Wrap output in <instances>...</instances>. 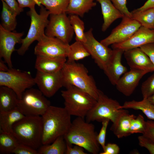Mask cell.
<instances>
[{
  "instance_id": "6da1fadb",
  "label": "cell",
  "mask_w": 154,
  "mask_h": 154,
  "mask_svg": "<svg viewBox=\"0 0 154 154\" xmlns=\"http://www.w3.org/2000/svg\"><path fill=\"white\" fill-rule=\"evenodd\" d=\"M71 116L64 107L50 105L41 116L42 145L51 143L58 137L64 136L71 125Z\"/></svg>"
},
{
  "instance_id": "7a4b0ae2",
  "label": "cell",
  "mask_w": 154,
  "mask_h": 154,
  "mask_svg": "<svg viewBox=\"0 0 154 154\" xmlns=\"http://www.w3.org/2000/svg\"><path fill=\"white\" fill-rule=\"evenodd\" d=\"M98 134L93 124L87 122L84 118L77 117L72 122L64 137L68 145H77L91 153L97 154L100 151V145L97 140Z\"/></svg>"
},
{
  "instance_id": "3957f363",
  "label": "cell",
  "mask_w": 154,
  "mask_h": 154,
  "mask_svg": "<svg viewBox=\"0 0 154 154\" xmlns=\"http://www.w3.org/2000/svg\"><path fill=\"white\" fill-rule=\"evenodd\" d=\"M63 87L74 86L87 92L97 100L99 89L93 77L82 64L66 61L60 71Z\"/></svg>"
},
{
  "instance_id": "277c9868",
  "label": "cell",
  "mask_w": 154,
  "mask_h": 154,
  "mask_svg": "<svg viewBox=\"0 0 154 154\" xmlns=\"http://www.w3.org/2000/svg\"><path fill=\"white\" fill-rule=\"evenodd\" d=\"M12 133L20 143L37 150L42 145L41 116H25L13 125Z\"/></svg>"
},
{
  "instance_id": "5b68a950",
  "label": "cell",
  "mask_w": 154,
  "mask_h": 154,
  "mask_svg": "<svg viewBox=\"0 0 154 154\" xmlns=\"http://www.w3.org/2000/svg\"><path fill=\"white\" fill-rule=\"evenodd\" d=\"M61 91L64 108L71 116L84 118L97 100L87 92L72 85Z\"/></svg>"
},
{
  "instance_id": "8992f818",
  "label": "cell",
  "mask_w": 154,
  "mask_h": 154,
  "mask_svg": "<svg viewBox=\"0 0 154 154\" xmlns=\"http://www.w3.org/2000/svg\"><path fill=\"white\" fill-rule=\"evenodd\" d=\"M40 7L39 14L35 7L30 9L27 12L31 19V24L26 36L22 39L21 46L17 50L20 55H23L34 41H38L45 34V29L49 22L48 17L50 14L43 5H41Z\"/></svg>"
},
{
  "instance_id": "52a82bcc",
  "label": "cell",
  "mask_w": 154,
  "mask_h": 154,
  "mask_svg": "<svg viewBox=\"0 0 154 154\" xmlns=\"http://www.w3.org/2000/svg\"><path fill=\"white\" fill-rule=\"evenodd\" d=\"M121 106L117 101L109 98L99 90L96 102L86 116V121L102 122L108 119L114 123L126 110L120 109Z\"/></svg>"
},
{
  "instance_id": "ba28073f",
  "label": "cell",
  "mask_w": 154,
  "mask_h": 154,
  "mask_svg": "<svg viewBox=\"0 0 154 154\" xmlns=\"http://www.w3.org/2000/svg\"><path fill=\"white\" fill-rule=\"evenodd\" d=\"M46 97L39 89L31 88L23 92L17 107L25 116H41L51 105Z\"/></svg>"
},
{
  "instance_id": "9c48e42d",
  "label": "cell",
  "mask_w": 154,
  "mask_h": 154,
  "mask_svg": "<svg viewBox=\"0 0 154 154\" xmlns=\"http://www.w3.org/2000/svg\"><path fill=\"white\" fill-rule=\"evenodd\" d=\"M36 84L34 78L29 72L13 68L6 71H0V86H4L13 90L19 99L27 89Z\"/></svg>"
},
{
  "instance_id": "30bf717a",
  "label": "cell",
  "mask_w": 154,
  "mask_h": 154,
  "mask_svg": "<svg viewBox=\"0 0 154 154\" xmlns=\"http://www.w3.org/2000/svg\"><path fill=\"white\" fill-rule=\"evenodd\" d=\"M49 16V22L45 31V35L56 37L69 44L74 32L67 13L64 12L59 14H50Z\"/></svg>"
},
{
  "instance_id": "8fae6325",
  "label": "cell",
  "mask_w": 154,
  "mask_h": 154,
  "mask_svg": "<svg viewBox=\"0 0 154 154\" xmlns=\"http://www.w3.org/2000/svg\"><path fill=\"white\" fill-rule=\"evenodd\" d=\"M69 44L56 37L45 34L38 41L34 48V54L36 56L66 58L69 52Z\"/></svg>"
},
{
  "instance_id": "7c38bea8",
  "label": "cell",
  "mask_w": 154,
  "mask_h": 154,
  "mask_svg": "<svg viewBox=\"0 0 154 154\" xmlns=\"http://www.w3.org/2000/svg\"><path fill=\"white\" fill-rule=\"evenodd\" d=\"M86 40L83 43L92 58L98 66L103 70L110 60L113 50L98 41L94 37L93 29L85 32Z\"/></svg>"
},
{
  "instance_id": "4fadbf2b",
  "label": "cell",
  "mask_w": 154,
  "mask_h": 154,
  "mask_svg": "<svg viewBox=\"0 0 154 154\" xmlns=\"http://www.w3.org/2000/svg\"><path fill=\"white\" fill-rule=\"evenodd\" d=\"M141 26L135 20L124 15L121 23L112 30L108 36L100 42L108 46L121 43L130 38Z\"/></svg>"
},
{
  "instance_id": "5bb4252c",
  "label": "cell",
  "mask_w": 154,
  "mask_h": 154,
  "mask_svg": "<svg viewBox=\"0 0 154 154\" xmlns=\"http://www.w3.org/2000/svg\"><path fill=\"white\" fill-rule=\"evenodd\" d=\"M23 32H13L5 29L0 24V58H3L8 67L13 68L11 55L16 44L21 43Z\"/></svg>"
},
{
  "instance_id": "9a60e30c",
  "label": "cell",
  "mask_w": 154,
  "mask_h": 154,
  "mask_svg": "<svg viewBox=\"0 0 154 154\" xmlns=\"http://www.w3.org/2000/svg\"><path fill=\"white\" fill-rule=\"evenodd\" d=\"M34 78L38 89L46 97H52L63 87L60 71L48 73L37 71Z\"/></svg>"
},
{
  "instance_id": "2e32d148",
  "label": "cell",
  "mask_w": 154,
  "mask_h": 154,
  "mask_svg": "<svg viewBox=\"0 0 154 154\" xmlns=\"http://www.w3.org/2000/svg\"><path fill=\"white\" fill-rule=\"evenodd\" d=\"M154 42V29L141 26L129 39L121 43L112 45V49L124 51L140 48L145 44Z\"/></svg>"
},
{
  "instance_id": "e0dca14e",
  "label": "cell",
  "mask_w": 154,
  "mask_h": 154,
  "mask_svg": "<svg viewBox=\"0 0 154 154\" xmlns=\"http://www.w3.org/2000/svg\"><path fill=\"white\" fill-rule=\"evenodd\" d=\"M130 69L154 71V66L149 58L140 48L128 50L123 53Z\"/></svg>"
},
{
  "instance_id": "ac0fdd59",
  "label": "cell",
  "mask_w": 154,
  "mask_h": 154,
  "mask_svg": "<svg viewBox=\"0 0 154 154\" xmlns=\"http://www.w3.org/2000/svg\"><path fill=\"white\" fill-rule=\"evenodd\" d=\"M149 72L146 70L130 69L119 79L116 85L117 89L124 95L130 96L134 92L141 79Z\"/></svg>"
},
{
  "instance_id": "d6986e66",
  "label": "cell",
  "mask_w": 154,
  "mask_h": 154,
  "mask_svg": "<svg viewBox=\"0 0 154 154\" xmlns=\"http://www.w3.org/2000/svg\"><path fill=\"white\" fill-rule=\"evenodd\" d=\"M112 54L104 70L111 83L116 85L122 75L127 72V68L121 63V58L124 51L113 49Z\"/></svg>"
},
{
  "instance_id": "ffe728a7",
  "label": "cell",
  "mask_w": 154,
  "mask_h": 154,
  "mask_svg": "<svg viewBox=\"0 0 154 154\" xmlns=\"http://www.w3.org/2000/svg\"><path fill=\"white\" fill-rule=\"evenodd\" d=\"M66 58L37 55L35 68L37 71L44 73H56L63 68L67 61Z\"/></svg>"
},
{
  "instance_id": "44dd1931",
  "label": "cell",
  "mask_w": 154,
  "mask_h": 154,
  "mask_svg": "<svg viewBox=\"0 0 154 154\" xmlns=\"http://www.w3.org/2000/svg\"><path fill=\"white\" fill-rule=\"evenodd\" d=\"M100 4L104 22L102 30L106 31L112 23L117 19L124 16L114 5L110 0H96Z\"/></svg>"
},
{
  "instance_id": "7402d4cb",
  "label": "cell",
  "mask_w": 154,
  "mask_h": 154,
  "mask_svg": "<svg viewBox=\"0 0 154 154\" xmlns=\"http://www.w3.org/2000/svg\"><path fill=\"white\" fill-rule=\"evenodd\" d=\"M136 116L129 114L126 110L119 118L117 121L113 123L110 130L118 138L127 136L131 134L130 130L131 120Z\"/></svg>"
},
{
  "instance_id": "603a6c76",
  "label": "cell",
  "mask_w": 154,
  "mask_h": 154,
  "mask_svg": "<svg viewBox=\"0 0 154 154\" xmlns=\"http://www.w3.org/2000/svg\"><path fill=\"white\" fill-rule=\"evenodd\" d=\"M25 116L17 107L8 111L0 112V131L12 133L13 125Z\"/></svg>"
},
{
  "instance_id": "cb8c5ba5",
  "label": "cell",
  "mask_w": 154,
  "mask_h": 154,
  "mask_svg": "<svg viewBox=\"0 0 154 154\" xmlns=\"http://www.w3.org/2000/svg\"><path fill=\"white\" fill-rule=\"evenodd\" d=\"M19 99L11 89L0 86V112L8 111L17 107Z\"/></svg>"
},
{
  "instance_id": "d4e9b609",
  "label": "cell",
  "mask_w": 154,
  "mask_h": 154,
  "mask_svg": "<svg viewBox=\"0 0 154 154\" xmlns=\"http://www.w3.org/2000/svg\"><path fill=\"white\" fill-rule=\"evenodd\" d=\"M96 0H69L66 13L82 17L96 5Z\"/></svg>"
},
{
  "instance_id": "484cf974",
  "label": "cell",
  "mask_w": 154,
  "mask_h": 154,
  "mask_svg": "<svg viewBox=\"0 0 154 154\" xmlns=\"http://www.w3.org/2000/svg\"><path fill=\"white\" fill-rule=\"evenodd\" d=\"M120 109H131L140 110L149 120H154V106L149 101L147 98H143L140 101L132 100L125 102Z\"/></svg>"
},
{
  "instance_id": "4316f807",
  "label": "cell",
  "mask_w": 154,
  "mask_h": 154,
  "mask_svg": "<svg viewBox=\"0 0 154 154\" xmlns=\"http://www.w3.org/2000/svg\"><path fill=\"white\" fill-rule=\"evenodd\" d=\"M51 143L42 145L37 150L38 154H65L67 144L64 136L58 137Z\"/></svg>"
},
{
  "instance_id": "83f0119b",
  "label": "cell",
  "mask_w": 154,
  "mask_h": 154,
  "mask_svg": "<svg viewBox=\"0 0 154 154\" xmlns=\"http://www.w3.org/2000/svg\"><path fill=\"white\" fill-rule=\"evenodd\" d=\"M131 12V18L138 22L141 26L154 29V13L153 8L141 11L135 9Z\"/></svg>"
},
{
  "instance_id": "f1b7e54d",
  "label": "cell",
  "mask_w": 154,
  "mask_h": 154,
  "mask_svg": "<svg viewBox=\"0 0 154 154\" xmlns=\"http://www.w3.org/2000/svg\"><path fill=\"white\" fill-rule=\"evenodd\" d=\"M1 1L2 9L1 13L0 25L5 29L12 31L15 29L17 25L16 17L17 15L11 10L4 1Z\"/></svg>"
},
{
  "instance_id": "f546056e",
  "label": "cell",
  "mask_w": 154,
  "mask_h": 154,
  "mask_svg": "<svg viewBox=\"0 0 154 154\" xmlns=\"http://www.w3.org/2000/svg\"><path fill=\"white\" fill-rule=\"evenodd\" d=\"M19 143L12 133L0 131V154L12 153Z\"/></svg>"
},
{
  "instance_id": "4dcf8cb0",
  "label": "cell",
  "mask_w": 154,
  "mask_h": 154,
  "mask_svg": "<svg viewBox=\"0 0 154 154\" xmlns=\"http://www.w3.org/2000/svg\"><path fill=\"white\" fill-rule=\"evenodd\" d=\"M90 56L83 42L76 41L70 45L69 52L67 57L68 61L74 62Z\"/></svg>"
},
{
  "instance_id": "1f68e13d",
  "label": "cell",
  "mask_w": 154,
  "mask_h": 154,
  "mask_svg": "<svg viewBox=\"0 0 154 154\" xmlns=\"http://www.w3.org/2000/svg\"><path fill=\"white\" fill-rule=\"evenodd\" d=\"M44 6L50 14H59L66 12L69 0H37Z\"/></svg>"
},
{
  "instance_id": "d6a6232c",
  "label": "cell",
  "mask_w": 154,
  "mask_h": 154,
  "mask_svg": "<svg viewBox=\"0 0 154 154\" xmlns=\"http://www.w3.org/2000/svg\"><path fill=\"white\" fill-rule=\"evenodd\" d=\"M70 22L75 35L76 41L84 43L86 40L84 22L79 16L75 15H71L69 17Z\"/></svg>"
},
{
  "instance_id": "836d02e7",
  "label": "cell",
  "mask_w": 154,
  "mask_h": 154,
  "mask_svg": "<svg viewBox=\"0 0 154 154\" xmlns=\"http://www.w3.org/2000/svg\"><path fill=\"white\" fill-rule=\"evenodd\" d=\"M146 124L143 116L139 114L131 121L130 131L131 134L141 133L142 134L145 131Z\"/></svg>"
},
{
  "instance_id": "e575fe53",
  "label": "cell",
  "mask_w": 154,
  "mask_h": 154,
  "mask_svg": "<svg viewBox=\"0 0 154 154\" xmlns=\"http://www.w3.org/2000/svg\"><path fill=\"white\" fill-rule=\"evenodd\" d=\"M141 90L143 98H147L154 93V73L143 83Z\"/></svg>"
},
{
  "instance_id": "d590c367",
  "label": "cell",
  "mask_w": 154,
  "mask_h": 154,
  "mask_svg": "<svg viewBox=\"0 0 154 154\" xmlns=\"http://www.w3.org/2000/svg\"><path fill=\"white\" fill-rule=\"evenodd\" d=\"M110 121V120L108 119H105L102 121V127L99 133L97 135L98 141L102 146L103 149L106 145L105 140L107 129Z\"/></svg>"
},
{
  "instance_id": "8d00e7d4",
  "label": "cell",
  "mask_w": 154,
  "mask_h": 154,
  "mask_svg": "<svg viewBox=\"0 0 154 154\" xmlns=\"http://www.w3.org/2000/svg\"><path fill=\"white\" fill-rule=\"evenodd\" d=\"M114 5L125 16L131 18V15L126 6V0H110Z\"/></svg>"
},
{
  "instance_id": "74e56055",
  "label": "cell",
  "mask_w": 154,
  "mask_h": 154,
  "mask_svg": "<svg viewBox=\"0 0 154 154\" xmlns=\"http://www.w3.org/2000/svg\"><path fill=\"white\" fill-rule=\"evenodd\" d=\"M12 153L15 154H38L37 150L27 145L20 143Z\"/></svg>"
},
{
  "instance_id": "f35d334b",
  "label": "cell",
  "mask_w": 154,
  "mask_h": 154,
  "mask_svg": "<svg viewBox=\"0 0 154 154\" xmlns=\"http://www.w3.org/2000/svg\"><path fill=\"white\" fill-rule=\"evenodd\" d=\"M139 145L146 148L151 154H154V144L142 135L138 137Z\"/></svg>"
},
{
  "instance_id": "ab89813d",
  "label": "cell",
  "mask_w": 154,
  "mask_h": 154,
  "mask_svg": "<svg viewBox=\"0 0 154 154\" xmlns=\"http://www.w3.org/2000/svg\"><path fill=\"white\" fill-rule=\"evenodd\" d=\"M142 135L154 144V120H150L146 121L145 129Z\"/></svg>"
},
{
  "instance_id": "60d3db41",
  "label": "cell",
  "mask_w": 154,
  "mask_h": 154,
  "mask_svg": "<svg viewBox=\"0 0 154 154\" xmlns=\"http://www.w3.org/2000/svg\"><path fill=\"white\" fill-rule=\"evenodd\" d=\"M103 151L100 154H118L120 152L119 146L114 143H108L106 144Z\"/></svg>"
},
{
  "instance_id": "b9f144b4",
  "label": "cell",
  "mask_w": 154,
  "mask_h": 154,
  "mask_svg": "<svg viewBox=\"0 0 154 154\" xmlns=\"http://www.w3.org/2000/svg\"><path fill=\"white\" fill-rule=\"evenodd\" d=\"M140 48L148 56L154 66V42L145 44Z\"/></svg>"
},
{
  "instance_id": "7bdbcfd3",
  "label": "cell",
  "mask_w": 154,
  "mask_h": 154,
  "mask_svg": "<svg viewBox=\"0 0 154 154\" xmlns=\"http://www.w3.org/2000/svg\"><path fill=\"white\" fill-rule=\"evenodd\" d=\"M4 1L11 10L17 15H19L23 11L21 8L16 0H1Z\"/></svg>"
},
{
  "instance_id": "ee69618b",
  "label": "cell",
  "mask_w": 154,
  "mask_h": 154,
  "mask_svg": "<svg viewBox=\"0 0 154 154\" xmlns=\"http://www.w3.org/2000/svg\"><path fill=\"white\" fill-rule=\"evenodd\" d=\"M67 144V143H66ZM82 147L77 145L70 146L67 144V147L65 154H86Z\"/></svg>"
},
{
  "instance_id": "f6af8a7d",
  "label": "cell",
  "mask_w": 154,
  "mask_h": 154,
  "mask_svg": "<svg viewBox=\"0 0 154 154\" xmlns=\"http://www.w3.org/2000/svg\"><path fill=\"white\" fill-rule=\"evenodd\" d=\"M20 7L22 9L28 7L30 9L35 7L36 5L40 6V4L37 0H17Z\"/></svg>"
},
{
  "instance_id": "bcb514c9",
  "label": "cell",
  "mask_w": 154,
  "mask_h": 154,
  "mask_svg": "<svg viewBox=\"0 0 154 154\" xmlns=\"http://www.w3.org/2000/svg\"><path fill=\"white\" fill-rule=\"evenodd\" d=\"M154 7V0H148L141 7L136 10L141 11Z\"/></svg>"
},
{
  "instance_id": "7dc6e473",
  "label": "cell",
  "mask_w": 154,
  "mask_h": 154,
  "mask_svg": "<svg viewBox=\"0 0 154 154\" xmlns=\"http://www.w3.org/2000/svg\"><path fill=\"white\" fill-rule=\"evenodd\" d=\"M4 61L3 60L2 58L0 59V71L5 72L8 70L9 68L7 66Z\"/></svg>"
},
{
  "instance_id": "c3c4849f",
  "label": "cell",
  "mask_w": 154,
  "mask_h": 154,
  "mask_svg": "<svg viewBox=\"0 0 154 154\" xmlns=\"http://www.w3.org/2000/svg\"><path fill=\"white\" fill-rule=\"evenodd\" d=\"M147 98L150 102L154 106V93Z\"/></svg>"
},
{
  "instance_id": "681fc988",
  "label": "cell",
  "mask_w": 154,
  "mask_h": 154,
  "mask_svg": "<svg viewBox=\"0 0 154 154\" xmlns=\"http://www.w3.org/2000/svg\"><path fill=\"white\" fill-rule=\"evenodd\" d=\"M153 12H154V7H153Z\"/></svg>"
}]
</instances>
